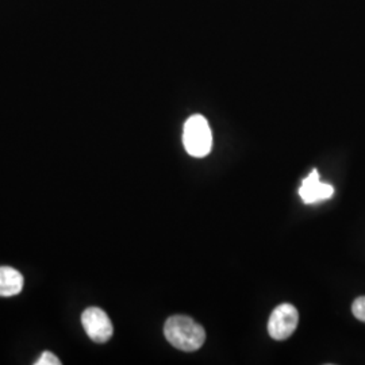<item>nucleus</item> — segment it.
Listing matches in <instances>:
<instances>
[{
    "mask_svg": "<svg viewBox=\"0 0 365 365\" xmlns=\"http://www.w3.org/2000/svg\"><path fill=\"white\" fill-rule=\"evenodd\" d=\"M164 334L172 346L182 352H195L206 341L205 329L187 315L170 317L164 327Z\"/></svg>",
    "mask_w": 365,
    "mask_h": 365,
    "instance_id": "f257e3e1",
    "label": "nucleus"
},
{
    "mask_svg": "<svg viewBox=\"0 0 365 365\" xmlns=\"http://www.w3.org/2000/svg\"><path fill=\"white\" fill-rule=\"evenodd\" d=\"M182 143L188 155L192 157L207 156L212 145V134L207 119L202 115H192L184 125Z\"/></svg>",
    "mask_w": 365,
    "mask_h": 365,
    "instance_id": "f03ea898",
    "label": "nucleus"
},
{
    "mask_svg": "<svg viewBox=\"0 0 365 365\" xmlns=\"http://www.w3.org/2000/svg\"><path fill=\"white\" fill-rule=\"evenodd\" d=\"M299 322L298 310L288 303H283L274 309L268 321V333L276 341L289 339L297 330Z\"/></svg>",
    "mask_w": 365,
    "mask_h": 365,
    "instance_id": "7ed1b4c3",
    "label": "nucleus"
},
{
    "mask_svg": "<svg viewBox=\"0 0 365 365\" xmlns=\"http://www.w3.org/2000/svg\"><path fill=\"white\" fill-rule=\"evenodd\" d=\"M81 324L93 342L105 344L113 337V324L108 315L99 307L87 309L81 315Z\"/></svg>",
    "mask_w": 365,
    "mask_h": 365,
    "instance_id": "20e7f679",
    "label": "nucleus"
},
{
    "mask_svg": "<svg viewBox=\"0 0 365 365\" xmlns=\"http://www.w3.org/2000/svg\"><path fill=\"white\" fill-rule=\"evenodd\" d=\"M334 194V188L330 184L319 182L318 170H314L302 182L299 195L302 200L307 205L317 203L319 200L330 199Z\"/></svg>",
    "mask_w": 365,
    "mask_h": 365,
    "instance_id": "39448f33",
    "label": "nucleus"
},
{
    "mask_svg": "<svg viewBox=\"0 0 365 365\" xmlns=\"http://www.w3.org/2000/svg\"><path fill=\"white\" fill-rule=\"evenodd\" d=\"M24 289V276L11 267H0V297H14Z\"/></svg>",
    "mask_w": 365,
    "mask_h": 365,
    "instance_id": "423d86ee",
    "label": "nucleus"
},
{
    "mask_svg": "<svg viewBox=\"0 0 365 365\" xmlns=\"http://www.w3.org/2000/svg\"><path fill=\"white\" fill-rule=\"evenodd\" d=\"M352 313L359 321L365 322V297H360L353 302Z\"/></svg>",
    "mask_w": 365,
    "mask_h": 365,
    "instance_id": "0eeeda50",
    "label": "nucleus"
},
{
    "mask_svg": "<svg viewBox=\"0 0 365 365\" xmlns=\"http://www.w3.org/2000/svg\"><path fill=\"white\" fill-rule=\"evenodd\" d=\"M36 365H60L61 361L57 359V356H54L51 352H43L42 356L39 357L38 361L34 363Z\"/></svg>",
    "mask_w": 365,
    "mask_h": 365,
    "instance_id": "6e6552de",
    "label": "nucleus"
}]
</instances>
